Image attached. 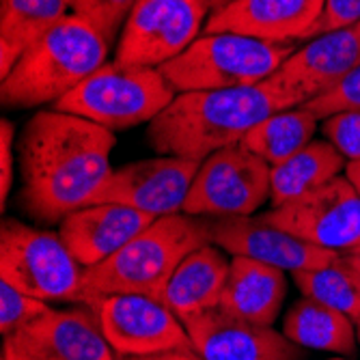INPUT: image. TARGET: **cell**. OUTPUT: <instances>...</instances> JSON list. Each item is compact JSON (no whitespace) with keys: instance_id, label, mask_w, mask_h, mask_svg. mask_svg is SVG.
I'll return each instance as SVG.
<instances>
[{"instance_id":"6da1fadb","label":"cell","mask_w":360,"mask_h":360,"mask_svg":"<svg viewBox=\"0 0 360 360\" xmlns=\"http://www.w3.org/2000/svg\"><path fill=\"white\" fill-rule=\"evenodd\" d=\"M115 132L56 108L28 119L20 139L22 192L28 216L54 224L93 205L112 173Z\"/></svg>"},{"instance_id":"7a4b0ae2","label":"cell","mask_w":360,"mask_h":360,"mask_svg":"<svg viewBox=\"0 0 360 360\" xmlns=\"http://www.w3.org/2000/svg\"><path fill=\"white\" fill-rule=\"evenodd\" d=\"M293 106L274 78L252 86L186 91L149 123L147 141L160 155L203 162L224 147L240 145L272 112Z\"/></svg>"},{"instance_id":"3957f363","label":"cell","mask_w":360,"mask_h":360,"mask_svg":"<svg viewBox=\"0 0 360 360\" xmlns=\"http://www.w3.org/2000/svg\"><path fill=\"white\" fill-rule=\"evenodd\" d=\"M110 44L84 18L68 13L32 44L3 78L5 108L56 104L106 63Z\"/></svg>"},{"instance_id":"277c9868","label":"cell","mask_w":360,"mask_h":360,"mask_svg":"<svg viewBox=\"0 0 360 360\" xmlns=\"http://www.w3.org/2000/svg\"><path fill=\"white\" fill-rule=\"evenodd\" d=\"M207 244H212V218L184 212L155 218L104 264L84 270L89 307L110 293L162 298L177 266Z\"/></svg>"},{"instance_id":"5b68a950","label":"cell","mask_w":360,"mask_h":360,"mask_svg":"<svg viewBox=\"0 0 360 360\" xmlns=\"http://www.w3.org/2000/svg\"><path fill=\"white\" fill-rule=\"evenodd\" d=\"M293 52V44H270L238 32H203L160 72L175 93L252 86L272 78Z\"/></svg>"},{"instance_id":"8992f818","label":"cell","mask_w":360,"mask_h":360,"mask_svg":"<svg viewBox=\"0 0 360 360\" xmlns=\"http://www.w3.org/2000/svg\"><path fill=\"white\" fill-rule=\"evenodd\" d=\"M175 89L158 68L104 63L52 108L72 112L110 132L151 123L175 100Z\"/></svg>"},{"instance_id":"52a82bcc","label":"cell","mask_w":360,"mask_h":360,"mask_svg":"<svg viewBox=\"0 0 360 360\" xmlns=\"http://www.w3.org/2000/svg\"><path fill=\"white\" fill-rule=\"evenodd\" d=\"M84 270L63 238L5 218L0 229V278L44 302L89 304Z\"/></svg>"},{"instance_id":"ba28073f","label":"cell","mask_w":360,"mask_h":360,"mask_svg":"<svg viewBox=\"0 0 360 360\" xmlns=\"http://www.w3.org/2000/svg\"><path fill=\"white\" fill-rule=\"evenodd\" d=\"M272 194V165L242 143L224 147L201 162L184 214L203 218L252 216Z\"/></svg>"},{"instance_id":"9c48e42d","label":"cell","mask_w":360,"mask_h":360,"mask_svg":"<svg viewBox=\"0 0 360 360\" xmlns=\"http://www.w3.org/2000/svg\"><path fill=\"white\" fill-rule=\"evenodd\" d=\"M264 218L315 246L356 252L360 248V192L347 175L272 207Z\"/></svg>"},{"instance_id":"30bf717a","label":"cell","mask_w":360,"mask_h":360,"mask_svg":"<svg viewBox=\"0 0 360 360\" xmlns=\"http://www.w3.org/2000/svg\"><path fill=\"white\" fill-rule=\"evenodd\" d=\"M207 18L199 0H139L119 35L115 60L160 70L201 37Z\"/></svg>"},{"instance_id":"8fae6325","label":"cell","mask_w":360,"mask_h":360,"mask_svg":"<svg viewBox=\"0 0 360 360\" xmlns=\"http://www.w3.org/2000/svg\"><path fill=\"white\" fill-rule=\"evenodd\" d=\"M117 356L194 352L184 321L160 298L110 293L91 304Z\"/></svg>"},{"instance_id":"7c38bea8","label":"cell","mask_w":360,"mask_h":360,"mask_svg":"<svg viewBox=\"0 0 360 360\" xmlns=\"http://www.w3.org/2000/svg\"><path fill=\"white\" fill-rule=\"evenodd\" d=\"M199 169V160L179 155L129 162L121 169H112L110 177L97 192L93 205L117 203L153 218L181 214Z\"/></svg>"},{"instance_id":"4fadbf2b","label":"cell","mask_w":360,"mask_h":360,"mask_svg":"<svg viewBox=\"0 0 360 360\" xmlns=\"http://www.w3.org/2000/svg\"><path fill=\"white\" fill-rule=\"evenodd\" d=\"M194 352L203 360H304V347L276 333L212 309L181 319Z\"/></svg>"},{"instance_id":"5bb4252c","label":"cell","mask_w":360,"mask_h":360,"mask_svg":"<svg viewBox=\"0 0 360 360\" xmlns=\"http://www.w3.org/2000/svg\"><path fill=\"white\" fill-rule=\"evenodd\" d=\"M212 244L233 257H248L291 274L323 266L339 255L283 231L264 216L212 218Z\"/></svg>"},{"instance_id":"9a60e30c","label":"cell","mask_w":360,"mask_h":360,"mask_svg":"<svg viewBox=\"0 0 360 360\" xmlns=\"http://www.w3.org/2000/svg\"><path fill=\"white\" fill-rule=\"evenodd\" d=\"M358 65L360 22L309 39L302 48H296L272 78L293 104L302 106L339 84Z\"/></svg>"},{"instance_id":"2e32d148","label":"cell","mask_w":360,"mask_h":360,"mask_svg":"<svg viewBox=\"0 0 360 360\" xmlns=\"http://www.w3.org/2000/svg\"><path fill=\"white\" fill-rule=\"evenodd\" d=\"M3 343L54 360H115V349L104 337L95 309L89 304L78 309L48 307Z\"/></svg>"},{"instance_id":"e0dca14e","label":"cell","mask_w":360,"mask_h":360,"mask_svg":"<svg viewBox=\"0 0 360 360\" xmlns=\"http://www.w3.org/2000/svg\"><path fill=\"white\" fill-rule=\"evenodd\" d=\"M323 0H233L210 13L203 32H238L270 44L307 41Z\"/></svg>"},{"instance_id":"ac0fdd59","label":"cell","mask_w":360,"mask_h":360,"mask_svg":"<svg viewBox=\"0 0 360 360\" xmlns=\"http://www.w3.org/2000/svg\"><path fill=\"white\" fill-rule=\"evenodd\" d=\"M155 218L117 203H95L65 216L58 236L82 268H95L134 240Z\"/></svg>"},{"instance_id":"d6986e66","label":"cell","mask_w":360,"mask_h":360,"mask_svg":"<svg viewBox=\"0 0 360 360\" xmlns=\"http://www.w3.org/2000/svg\"><path fill=\"white\" fill-rule=\"evenodd\" d=\"M285 270L248 257H233L220 309L250 323L274 326L285 302Z\"/></svg>"},{"instance_id":"ffe728a7","label":"cell","mask_w":360,"mask_h":360,"mask_svg":"<svg viewBox=\"0 0 360 360\" xmlns=\"http://www.w3.org/2000/svg\"><path fill=\"white\" fill-rule=\"evenodd\" d=\"M229 268L231 261L224 257V250L216 244H207L190 252L177 266L160 300L179 319L218 309Z\"/></svg>"},{"instance_id":"44dd1931","label":"cell","mask_w":360,"mask_h":360,"mask_svg":"<svg viewBox=\"0 0 360 360\" xmlns=\"http://www.w3.org/2000/svg\"><path fill=\"white\" fill-rule=\"evenodd\" d=\"M70 13V0H0V76Z\"/></svg>"},{"instance_id":"7402d4cb","label":"cell","mask_w":360,"mask_h":360,"mask_svg":"<svg viewBox=\"0 0 360 360\" xmlns=\"http://www.w3.org/2000/svg\"><path fill=\"white\" fill-rule=\"evenodd\" d=\"M345 167L347 160L330 141H311L291 158L272 167V207H278L323 186L333 177L341 175Z\"/></svg>"},{"instance_id":"603a6c76","label":"cell","mask_w":360,"mask_h":360,"mask_svg":"<svg viewBox=\"0 0 360 360\" xmlns=\"http://www.w3.org/2000/svg\"><path fill=\"white\" fill-rule=\"evenodd\" d=\"M283 335L304 349L349 356L356 352L354 321L341 311L302 296L283 321Z\"/></svg>"},{"instance_id":"cb8c5ba5","label":"cell","mask_w":360,"mask_h":360,"mask_svg":"<svg viewBox=\"0 0 360 360\" xmlns=\"http://www.w3.org/2000/svg\"><path fill=\"white\" fill-rule=\"evenodd\" d=\"M291 276L302 296L341 311L354 323L360 319V266L354 252H339L328 264Z\"/></svg>"},{"instance_id":"d4e9b609","label":"cell","mask_w":360,"mask_h":360,"mask_svg":"<svg viewBox=\"0 0 360 360\" xmlns=\"http://www.w3.org/2000/svg\"><path fill=\"white\" fill-rule=\"evenodd\" d=\"M319 119L304 106L276 110L255 125L242 145L276 167L313 141Z\"/></svg>"},{"instance_id":"484cf974","label":"cell","mask_w":360,"mask_h":360,"mask_svg":"<svg viewBox=\"0 0 360 360\" xmlns=\"http://www.w3.org/2000/svg\"><path fill=\"white\" fill-rule=\"evenodd\" d=\"M136 5L139 0H72L70 9L84 18L108 44H115Z\"/></svg>"},{"instance_id":"4316f807","label":"cell","mask_w":360,"mask_h":360,"mask_svg":"<svg viewBox=\"0 0 360 360\" xmlns=\"http://www.w3.org/2000/svg\"><path fill=\"white\" fill-rule=\"evenodd\" d=\"M48 307L50 302L32 298L28 293L15 289L13 285L0 278V333H3V339L26 328V326L32 319H37Z\"/></svg>"},{"instance_id":"83f0119b","label":"cell","mask_w":360,"mask_h":360,"mask_svg":"<svg viewBox=\"0 0 360 360\" xmlns=\"http://www.w3.org/2000/svg\"><path fill=\"white\" fill-rule=\"evenodd\" d=\"M309 112H313L319 121L339 115L343 110H360V65L349 72L339 84L317 95L315 100L302 104Z\"/></svg>"},{"instance_id":"f1b7e54d","label":"cell","mask_w":360,"mask_h":360,"mask_svg":"<svg viewBox=\"0 0 360 360\" xmlns=\"http://www.w3.org/2000/svg\"><path fill=\"white\" fill-rule=\"evenodd\" d=\"M323 134L347 162L360 160V110H343L323 119Z\"/></svg>"},{"instance_id":"f546056e","label":"cell","mask_w":360,"mask_h":360,"mask_svg":"<svg viewBox=\"0 0 360 360\" xmlns=\"http://www.w3.org/2000/svg\"><path fill=\"white\" fill-rule=\"evenodd\" d=\"M360 22V0H323V11L317 24L311 28L309 39H315L326 32L347 28Z\"/></svg>"},{"instance_id":"4dcf8cb0","label":"cell","mask_w":360,"mask_h":360,"mask_svg":"<svg viewBox=\"0 0 360 360\" xmlns=\"http://www.w3.org/2000/svg\"><path fill=\"white\" fill-rule=\"evenodd\" d=\"M13 123L9 119H3L0 123V169H3V175H0V201H3V207L7 205L9 199V190L13 184Z\"/></svg>"},{"instance_id":"1f68e13d","label":"cell","mask_w":360,"mask_h":360,"mask_svg":"<svg viewBox=\"0 0 360 360\" xmlns=\"http://www.w3.org/2000/svg\"><path fill=\"white\" fill-rule=\"evenodd\" d=\"M117 360H203L196 352H167L153 356H117Z\"/></svg>"},{"instance_id":"d6a6232c","label":"cell","mask_w":360,"mask_h":360,"mask_svg":"<svg viewBox=\"0 0 360 360\" xmlns=\"http://www.w3.org/2000/svg\"><path fill=\"white\" fill-rule=\"evenodd\" d=\"M0 360H54V358H48V356H37V354H28V352H22V349H15L7 343H3V358Z\"/></svg>"},{"instance_id":"836d02e7","label":"cell","mask_w":360,"mask_h":360,"mask_svg":"<svg viewBox=\"0 0 360 360\" xmlns=\"http://www.w3.org/2000/svg\"><path fill=\"white\" fill-rule=\"evenodd\" d=\"M345 175L349 177V181H352V184L358 188V192H360V160H352V162H347Z\"/></svg>"},{"instance_id":"e575fe53","label":"cell","mask_w":360,"mask_h":360,"mask_svg":"<svg viewBox=\"0 0 360 360\" xmlns=\"http://www.w3.org/2000/svg\"><path fill=\"white\" fill-rule=\"evenodd\" d=\"M199 3L205 7L207 13H214V11H218V9H222V7H226V5H231L233 0H199Z\"/></svg>"},{"instance_id":"d590c367","label":"cell","mask_w":360,"mask_h":360,"mask_svg":"<svg viewBox=\"0 0 360 360\" xmlns=\"http://www.w3.org/2000/svg\"><path fill=\"white\" fill-rule=\"evenodd\" d=\"M356 337H358V343H360V319L356 321Z\"/></svg>"},{"instance_id":"8d00e7d4","label":"cell","mask_w":360,"mask_h":360,"mask_svg":"<svg viewBox=\"0 0 360 360\" xmlns=\"http://www.w3.org/2000/svg\"><path fill=\"white\" fill-rule=\"evenodd\" d=\"M354 255H356V259H358V266H360V250H358V252H354Z\"/></svg>"},{"instance_id":"74e56055","label":"cell","mask_w":360,"mask_h":360,"mask_svg":"<svg viewBox=\"0 0 360 360\" xmlns=\"http://www.w3.org/2000/svg\"><path fill=\"white\" fill-rule=\"evenodd\" d=\"M333 360H343V358H333Z\"/></svg>"},{"instance_id":"f35d334b","label":"cell","mask_w":360,"mask_h":360,"mask_svg":"<svg viewBox=\"0 0 360 360\" xmlns=\"http://www.w3.org/2000/svg\"><path fill=\"white\" fill-rule=\"evenodd\" d=\"M358 250H360V248H358ZM358 250H356V252H358Z\"/></svg>"},{"instance_id":"ab89813d","label":"cell","mask_w":360,"mask_h":360,"mask_svg":"<svg viewBox=\"0 0 360 360\" xmlns=\"http://www.w3.org/2000/svg\"><path fill=\"white\" fill-rule=\"evenodd\" d=\"M70 3H72V0H70Z\"/></svg>"}]
</instances>
